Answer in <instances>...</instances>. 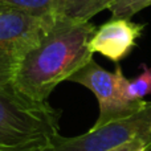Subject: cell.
Wrapping results in <instances>:
<instances>
[{
	"label": "cell",
	"mask_w": 151,
	"mask_h": 151,
	"mask_svg": "<svg viewBox=\"0 0 151 151\" xmlns=\"http://www.w3.org/2000/svg\"><path fill=\"white\" fill-rule=\"evenodd\" d=\"M96 31L90 21L57 16L23 60L12 81L13 88L33 101L47 102L58 83L69 81L93 60L89 42Z\"/></svg>",
	"instance_id": "1"
},
{
	"label": "cell",
	"mask_w": 151,
	"mask_h": 151,
	"mask_svg": "<svg viewBox=\"0 0 151 151\" xmlns=\"http://www.w3.org/2000/svg\"><path fill=\"white\" fill-rule=\"evenodd\" d=\"M60 117V110L23 96L12 83L0 86V150L45 149L58 135Z\"/></svg>",
	"instance_id": "2"
},
{
	"label": "cell",
	"mask_w": 151,
	"mask_h": 151,
	"mask_svg": "<svg viewBox=\"0 0 151 151\" xmlns=\"http://www.w3.org/2000/svg\"><path fill=\"white\" fill-rule=\"evenodd\" d=\"M57 16L37 17L0 9V86L11 85L23 60L42 39Z\"/></svg>",
	"instance_id": "3"
},
{
	"label": "cell",
	"mask_w": 151,
	"mask_h": 151,
	"mask_svg": "<svg viewBox=\"0 0 151 151\" xmlns=\"http://www.w3.org/2000/svg\"><path fill=\"white\" fill-rule=\"evenodd\" d=\"M138 139L151 141V102L127 118L91 127L78 137H55L41 151H110Z\"/></svg>",
	"instance_id": "4"
},
{
	"label": "cell",
	"mask_w": 151,
	"mask_h": 151,
	"mask_svg": "<svg viewBox=\"0 0 151 151\" xmlns=\"http://www.w3.org/2000/svg\"><path fill=\"white\" fill-rule=\"evenodd\" d=\"M69 81L88 88L98 99L99 115L93 127L127 118L142 110L147 104L143 99L131 101L125 96L126 77L119 65H117L114 72H109L99 66L94 60H90L72 76Z\"/></svg>",
	"instance_id": "5"
},
{
	"label": "cell",
	"mask_w": 151,
	"mask_h": 151,
	"mask_svg": "<svg viewBox=\"0 0 151 151\" xmlns=\"http://www.w3.org/2000/svg\"><path fill=\"white\" fill-rule=\"evenodd\" d=\"M143 29V24L130 19H111L94 32L89 42L90 52L99 53L118 64L133 50Z\"/></svg>",
	"instance_id": "6"
},
{
	"label": "cell",
	"mask_w": 151,
	"mask_h": 151,
	"mask_svg": "<svg viewBox=\"0 0 151 151\" xmlns=\"http://www.w3.org/2000/svg\"><path fill=\"white\" fill-rule=\"evenodd\" d=\"M114 0H60L58 16L89 21L97 13L109 9Z\"/></svg>",
	"instance_id": "7"
},
{
	"label": "cell",
	"mask_w": 151,
	"mask_h": 151,
	"mask_svg": "<svg viewBox=\"0 0 151 151\" xmlns=\"http://www.w3.org/2000/svg\"><path fill=\"white\" fill-rule=\"evenodd\" d=\"M58 5L60 0H0V7L37 17L58 16Z\"/></svg>",
	"instance_id": "8"
},
{
	"label": "cell",
	"mask_w": 151,
	"mask_h": 151,
	"mask_svg": "<svg viewBox=\"0 0 151 151\" xmlns=\"http://www.w3.org/2000/svg\"><path fill=\"white\" fill-rule=\"evenodd\" d=\"M142 73L137 78L125 81V96L131 101H141L143 97L151 94V69L142 64Z\"/></svg>",
	"instance_id": "9"
},
{
	"label": "cell",
	"mask_w": 151,
	"mask_h": 151,
	"mask_svg": "<svg viewBox=\"0 0 151 151\" xmlns=\"http://www.w3.org/2000/svg\"><path fill=\"white\" fill-rule=\"evenodd\" d=\"M151 5V0H114L109 11L111 19H130Z\"/></svg>",
	"instance_id": "10"
},
{
	"label": "cell",
	"mask_w": 151,
	"mask_h": 151,
	"mask_svg": "<svg viewBox=\"0 0 151 151\" xmlns=\"http://www.w3.org/2000/svg\"><path fill=\"white\" fill-rule=\"evenodd\" d=\"M143 149L151 151V141H149V139H138V141H133L130 143H126L123 146L117 147V149L110 151H139Z\"/></svg>",
	"instance_id": "11"
},
{
	"label": "cell",
	"mask_w": 151,
	"mask_h": 151,
	"mask_svg": "<svg viewBox=\"0 0 151 151\" xmlns=\"http://www.w3.org/2000/svg\"><path fill=\"white\" fill-rule=\"evenodd\" d=\"M41 150H25V151H41ZM0 151H8V150H0Z\"/></svg>",
	"instance_id": "12"
},
{
	"label": "cell",
	"mask_w": 151,
	"mask_h": 151,
	"mask_svg": "<svg viewBox=\"0 0 151 151\" xmlns=\"http://www.w3.org/2000/svg\"><path fill=\"white\" fill-rule=\"evenodd\" d=\"M139 151H150V150H147V149H143V150H139Z\"/></svg>",
	"instance_id": "13"
},
{
	"label": "cell",
	"mask_w": 151,
	"mask_h": 151,
	"mask_svg": "<svg viewBox=\"0 0 151 151\" xmlns=\"http://www.w3.org/2000/svg\"><path fill=\"white\" fill-rule=\"evenodd\" d=\"M1 8H4V7H0V9H1Z\"/></svg>",
	"instance_id": "14"
}]
</instances>
